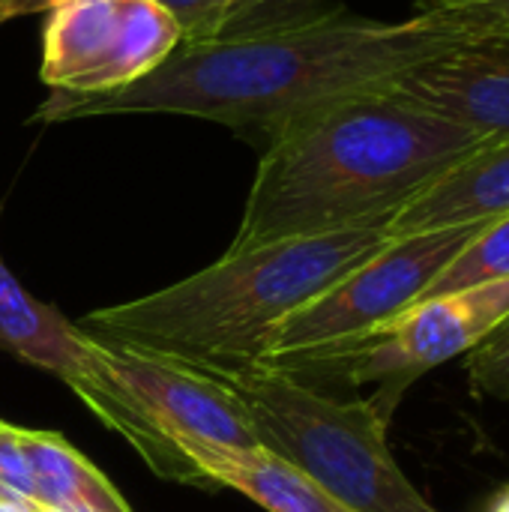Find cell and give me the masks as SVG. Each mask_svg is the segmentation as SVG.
Listing matches in <instances>:
<instances>
[{
  "label": "cell",
  "instance_id": "1",
  "mask_svg": "<svg viewBox=\"0 0 509 512\" xmlns=\"http://www.w3.org/2000/svg\"><path fill=\"white\" fill-rule=\"evenodd\" d=\"M465 39L429 9L405 21L324 9L180 45L153 75L117 93L93 99L48 93L33 120L177 114L222 123L267 147L294 123L384 90Z\"/></svg>",
  "mask_w": 509,
  "mask_h": 512
},
{
  "label": "cell",
  "instance_id": "2",
  "mask_svg": "<svg viewBox=\"0 0 509 512\" xmlns=\"http://www.w3.org/2000/svg\"><path fill=\"white\" fill-rule=\"evenodd\" d=\"M486 144L474 129L390 87L336 102L261 147L228 249L393 222Z\"/></svg>",
  "mask_w": 509,
  "mask_h": 512
},
{
  "label": "cell",
  "instance_id": "3",
  "mask_svg": "<svg viewBox=\"0 0 509 512\" xmlns=\"http://www.w3.org/2000/svg\"><path fill=\"white\" fill-rule=\"evenodd\" d=\"M390 222L228 249L210 267L147 297L87 312L75 327L189 369H243L264 357L273 330L378 255Z\"/></svg>",
  "mask_w": 509,
  "mask_h": 512
},
{
  "label": "cell",
  "instance_id": "4",
  "mask_svg": "<svg viewBox=\"0 0 509 512\" xmlns=\"http://www.w3.org/2000/svg\"><path fill=\"white\" fill-rule=\"evenodd\" d=\"M246 408L258 444L351 512H441L405 477L390 444V411L375 399H339L270 366L195 369Z\"/></svg>",
  "mask_w": 509,
  "mask_h": 512
},
{
  "label": "cell",
  "instance_id": "5",
  "mask_svg": "<svg viewBox=\"0 0 509 512\" xmlns=\"http://www.w3.org/2000/svg\"><path fill=\"white\" fill-rule=\"evenodd\" d=\"M3 219V201H0ZM0 348L60 378L111 432H117L147 468L189 489L216 492L219 486L180 450V444L153 420L132 390L108 369L102 348L81 333L57 306L36 300L0 255Z\"/></svg>",
  "mask_w": 509,
  "mask_h": 512
},
{
  "label": "cell",
  "instance_id": "6",
  "mask_svg": "<svg viewBox=\"0 0 509 512\" xmlns=\"http://www.w3.org/2000/svg\"><path fill=\"white\" fill-rule=\"evenodd\" d=\"M509 315V279L420 300L372 333L291 360L261 363L309 387L375 384V399L393 414L402 393L435 366L474 351Z\"/></svg>",
  "mask_w": 509,
  "mask_h": 512
},
{
  "label": "cell",
  "instance_id": "7",
  "mask_svg": "<svg viewBox=\"0 0 509 512\" xmlns=\"http://www.w3.org/2000/svg\"><path fill=\"white\" fill-rule=\"evenodd\" d=\"M486 222L450 225L393 237L378 255L336 282L330 291L288 315L267 339L258 363L291 360L354 342L411 309L441 270L477 237Z\"/></svg>",
  "mask_w": 509,
  "mask_h": 512
},
{
  "label": "cell",
  "instance_id": "8",
  "mask_svg": "<svg viewBox=\"0 0 509 512\" xmlns=\"http://www.w3.org/2000/svg\"><path fill=\"white\" fill-rule=\"evenodd\" d=\"M180 45L156 0H60L42 21L39 78L51 93L93 99L153 75Z\"/></svg>",
  "mask_w": 509,
  "mask_h": 512
},
{
  "label": "cell",
  "instance_id": "9",
  "mask_svg": "<svg viewBox=\"0 0 509 512\" xmlns=\"http://www.w3.org/2000/svg\"><path fill=\"white\" fill-rule=\"evenodd\" d=\"M96 345L108 369L174 441H201L228 450L261 447L243 402L216 378L126 345Z\"/></svg>",
  "mask_w": 509,
  "mask_h": 512
},
{
  "label": "cell",
  "instance_id": "10",
  "mask_svg": "<svg viewBox=\"0 0 509 512\" xmlns=\"http://www.w3.org/2000/svg\"><path fill=\"white\" fill-rule=\"evenodd\" d=\"M390 90L474 129L486 141H507L509 30L459 42L390 84Z\"/></svg>",
  "mask_w": 509,
  "mask_h": 512
},
{
  "label": "cell",
  "instance_id": "11",
  "mask_svg": "<svg viewBox=\"0 0 509 512\" xmlns=\"http://www.w3.org/2000/svg\"><path fill=\"white\" fill-rule=\"evenodd\" d=\"M509 213V138L492 141L417 195L390 222L393 237L489 222Z\"/></svg>",
  "mask_w": 509,
  "mask_h": 512
},
{
  "label": "cell",
  "instance_id": "12",
  "mask_svg": "<svg viewBox=\"0 0 509 512\" xmlns=\"http://www.w3.org/2000/svg\"><path fill=\"white\" fill-rule=\"evenodd\" d=\"M177 444L219 489H234L267 512H351L300 468L264 447L228 450L201 441Z\"/></svg>",
  "mask_w": 509,
  "mask_h": 512
},
{
  "label": "cell",
  "instance_id": "13",
  "mask_svg": "<svg viewBox=\"0 0 509 512\" xmlns=\"http://www.w3.org/2000/svg\"><path fill=\"white\" fill-rule=\"evenodd\" d=\"M36 501L51 512H132L114 483L57 432H21Z\"/></svg>",
  "mask_w": 509,
  "mask_h": 512
},
{
  "label": "cell",
  "instance_id": "14",
  "mask_svg": "<svg viewBox=\"0 0 509 512\" xmlns=\"http://www.w3.org/2000/svg\"><path fill=\"white\" fill-rule=\"evenodd\" d=\"M509 279V213L489 219L477 237L441 270V276L429 285V291L420 300L468 291L489 282H507ZM417 300V303H420Z\"/></svg>",
  "mask_w": 509,
  "mask_h": 512
},
{
  "label": "cell",
  "instance_id": "15",
  "mask_svg": "<svg viewBox=\"0 0 509 512\" xmlns=\"http://www.w3.org/2000/svg\"><path fill=\"white\" fill-rule=\"evenodd\" d=\"M468 384L480 399L509 402V315L468 351Z\"/></svg>",
  "mask_w": 509,
  "mask_h": 512
},
{
  "label": "cell",
  "instance_id": "16",
  "mask_svg": "<svg viewBox=\"0 0 509 512\" xmlns=\"http://www.w3.org/2000/svg\"><path fill=\"white\" fill-rule=\"evenodd\" d=\"M420 9L435 12L444 24L462 30L468 39L509 30V0H474L459 6H420Z\"/></svg>",
  "mask_w": 509,
  "mask_h": 512
},
{
  "label": "cell",
  "instance_id": "17",
  "mask_svg": "<svg viewBox=\"0 0 509 512\" xmlns=\"http://www.w3.org/2000/svg\"><path fill=\"white\" fill-rule=\"evenodd\" d=\"M21 426L0 423V501L24 498L36 501V480L21 447Z\"/></svg>",
  "mask_w": 509,
  "mask_h": 512
},
{
  "label": "cell",
  "instance_id": "18",
  "mask_svg": "<svg viewBox=\"0 0 509 512\" xmlns=\"http://www.w3.org/2000/svg\"><path fill=\"white\" fill-rule=\"evenodd\" d=\"M54 3L60 0H0V24L15 21L21 15H36V12L45 15Z\"/></svg>",
  "mask_w": 509,
  "mask_h": 512
},
{
  "label": "cell",
  "instance_id": "19",
  "mask_svg": "<svg viewBox=\"0 0 509 512\" xmlns=\"http://www.w3.org/2000/svg\"><path fill=\"white\" fill-rule=\"evenodd\" d=\"M0 512H48L39 501H24V498H6L0 501Z\"/></svg>",
  "mask_w": 509,
  "mask_h": 512
},
{
  "label": "cell",
  "instance_id": "20",
  "mask_svg": "<svg viewBox=\"0 0 509 512\" xmlns=\"http://www.w3.org/2000/svg\"><path fill=\"white\" fill-rule=\"evenodd\" d=\"M489 512H509V486L498 492V498L492 501V510Z\"/></svg>",
  "mask_w": 509,
  "mask_h": 512
},
{
  "label": "cell",
  "instance_id": "21",
  "mask_svg": "<svg viewBox=\"0 0 509 512\" xmlns=\"http://www.w3.org/2000/svg\"><path fill=\"white\" fill-rule=\"evenodd\" d=\"M459 3H474V0H423L420 6H459Z\"/></svg>",
  "mask_w": 509,
  "mask_h": 512
},
{
  "label": "cell",
  "instance_id": "22",
  "mask_svg": "<svg viewBox=\"0 0 509 512\" xmlns=\"http://www.w3.org/2000/svg\"><path fill=\"white\" fill-rule=\"evenodd\" d=\"M0 423H3V420H0Z\"/></svg>",
  "mask_w": 509,
  "mask_h": 512
},
{
  "label": "cell",
  "instance_id": "23",
  "mask_svg": "<svg viewBox=\"0 0 509 512\" xmlns=\"http://www.w3.org/2000/svg\"><path fill=\"white\" fill-rule=\"evenodd\" d=\"M48 512H51V510H48Z\"/></svg>",
  "mask_w": 509,
  "mask_h": 512
}]
</instances>
